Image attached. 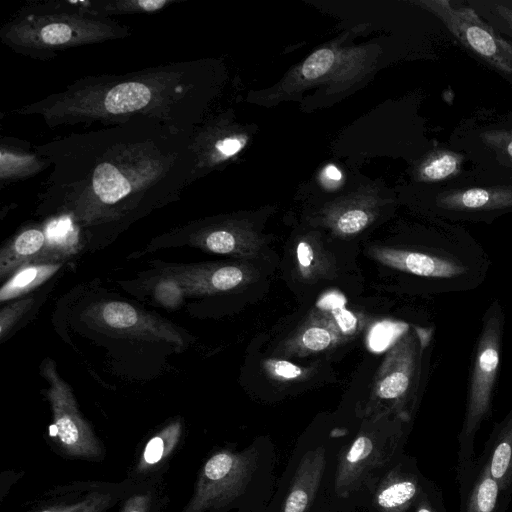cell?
Instances as JSON below:
<instances>
[{
	"label": "cell",
	"mask_w": 512,
	"mask_h": 512,
	"mask_svg": "<svg viewBox=\"0 0 512 512\" xmlns=\"http://www.w3.org/2000/svg\"><path fill=\"white\" fill-rule=\"evenodd\" d=\"M428 215L452 223L491 224L512 213V180L494 178L473 166L460 177L421 190Z\"/></svg>",
	"instance_id": "obj_1"
},
{
	"label": "cell",
	"mask_w": 512,
	"mask_h": 512,
	"mask_svg": "<svg viewBox=\"0 0 512 512\" xmlns=\"http://www.w3.org/2000/svg\"><path fill=\"white\" fill-rule=\"evenodd\" d=\"M505 328V312L499 300L486 308L473 348L467 382L464 418L459 433L458 460L472 458L475 435L492 412Z\"/></svg>",
	"instance_id": "obj_2"
},
{
	"label": "cell",
	"mask_w": 512,
	"mask_h": 512,
	"mask_svg": "<svg viewBox=\"0 0 512 512\" xmlns=\"http://www.w3.org/2000/svg\"><path fill=\"white\" fill-rule=\"evenodd\" d=\"M432 337V328L409 325L387 352L375 377L374 396L389 402L405 421L410 419L419 398L424 356Z\"/></svg>",
	"instance_id": "obj_3"
},
{
	"label": "cell",
	"mask_w": 512,
	"mask_h": 512,
	"mask_svg": "<svg viewBox=\"0 0 512 512\" xmlns=\"http://www.w3.org/2000/svg\"><path fill=\"white\" fill-rule=\"evenodd\" d=\"M447 143L463 152L476 169L512 180V110L471 112L456 124Z\"/></svg>",
	"instance_id": "obj_4"
},
{
	"label": "cell",
	"mask_w": 512,
	"mask_h": 512,
	"mask_svg": "<svg viewBox=\"0 0 512 512\" xmlns=\"http://www.w3.org/2000/svg\"><path fill=\"white\" fill-rule=\"evenodd\" d=\"M473 59L512 86V42L481 18L465 1L421 3Z\"/></svg>",
	"instance_id": "obj_5"
},
{
	"label": "cell",
	"mask_w": 512,
	"mask_h": 512,
	"mask_svg": "<svg viewBox=\"0 0 512 512\" xmlns=\"http://www.w3.org/2000/svg\"><path fill=\"white\" fill-rule=\"evenodd\" d=\"M257 467L252 450L222 449L199 470L190 500L180 512H217L245 491Z\"/></svg>",
	"instance_id": "obj_6"
},
{
	"label": "cell",
	"mask_w": 512,
	"mask_h": 512,
	"mask_svg": "<svg viewBox=\"0 0 512 512\" xmlns=\"http://www.w3.org/2000/svg\"><path fill=\"white\" fill-rule=\"evenodd\" d=\"M42 373L49 382L47 396L53 415L54 437L60 451L72 458L100 461L104 448L82 417L71 387L59 376L53 361L47 359Z\"/></svg>",
	"instance_id": "obj_7"
},
{
	"label": "cell",
	"mask_w": 512,
	"mask_h": 512,
	"mask_svg": "<svg viewBox=\"0 0 512 512\" xmlns=\"http://www.w3.org/2000/svg\"><path fill=\"white\" fill-rule=\"evenodd\" d=\"M126 479L119 483L77 481L50 490L27 512H107L134 486Z\"/></svg>",
	"instance_id": "obj_8"
},
{
	"label": "cell",
	"mask_w": 512,
	"mask_h": 512,
	"mask_svg": "<svg viewBox=\"0 0 512 512\" xmlns=\"http://www.w3.org/2000/svg\"><path fill=\"white\" fill-rule=\"evenodd\" d=\"M163 277L175 280L189 295H215L244 289L258 273L246 262L232 261L169 266Z\"/></svg>",
	"instance_id": "obj_9"
},
{
	"label": "cell",
	"mask_w": 512,
	"mask_h": 512,
	"mask_svg": "<svg viewBox=\"0 0 512 512\" xmlns=\"http://www.w3.org/2000/svg\"><path fill=\"white\" fill-rule=\"evenodd\" d=\"M88 315L97 326L113 334L184 345L181 335L169 323L126 302L97 304L90 308Z\"/></svg>",
	"instance_id": "obj_10"
},
{
	"label": "cell",
	"mask_w": 512,
	"mask_h": 512,
	"mask_svg": "<svg viewBox=\"0 0 512 512\" xmlns=\"http://www.w3.org/2000/svg\"><path fill=\"white\" fill-rule=\"evenodd\" d=\"M457 471L460 512H504L511 496L500 488L480 458L458 460Z\"/></svg>",
	"instance_id": "obj_11"
},
{
	"label": "cell",
	"mask_w": 512,
	"mask_h": 512,
	"mask_svg": "<svg viewBox=\"0 0 512 512\" xmlns=\"http://www.w3.org/2000/svg\"><path fill=\"white\" fill-rule=\"evenodd\" d=\"M384 448L385 444L376 435L360 433L339 457L336 491L345 495L354 490L364 476L380 463Z\"/></svg>",
	"instance_id": "obj_12"
},
{
	"label": "cell",
	"mask_w": 512,
	"mask_h": 512,
	"mask_svg": "<svg viewBox=\"0 0 512 512\" xmlns=\"http://www.w3.org/2000/svg\"><path fill=\"white\" fill-rule=\"evenodd\" d=\"M183 435V424L173 421L154 433L144 444L129 479L135 482L160 480Z\"/></svg>",
	"instance_id": "obj_13"
},
{
	"label": "cell",
	"mask_w": 512,
	"mask_h": 512,
	"mask_svg": "<svg viewBox=\"0 0 512 512\" xmlns=\"http://www.w3.org/2000/svg\"><path fill=\"white\" fill-rule=\"evenodd\" d=\"M344 337L322 311L316 310L284 343L281 352L287 356H307L338 345Z\"/></svg>",
	"instance_id": "obj_14"
},
{
	"label": "cell",
	"mask_w": 512,
	"mask_h": 512,
	"mask_svg": "<svg viewBox=\"0 0 512 512\" xmlns=\"http://www.w3.org/2000/svg\"><path fill=\"white\" fill-rule=\"evenodd\" d=\"M325 465L326 456L322 447L303 455L281 512H308L318 491Z\"/></svg>",
	"instance_id": "obj_15"
},
{
	"label": "cell",
	"mask_w": 512,
	"mask_h": 512,
	"mask_svg": "<svg viewBox=\"0 0 512 512\" xmlns=\"http://www.w3.org/2000/svg\"><path fill=\"white\" fill-rule=\"evenodd\" d=\"M480 460L508 495L512 494V409L497 423Z\"/></svg>",
	"instance_id": "obj_16"
},
{
	"label": "cell",
	"mask_w": 512,
	"mask_h": 512,
	"mask_svg": "<svg viewBox=\"0 0 512 512\" xmlns=\"http://www.w3.org/2000/svg\"><path fill=\"white\" fill-rule=\"evenodd\" d=\"M470 164L467 156L447 142L435 144L428 149L417 167V177L423 185H436L463 175Z\"/></svg>",
	"instance_id": "obj_17"
},
{
	"label": "cell",
	"mask_w": 512,
	"mask_h": 512,
	"mask_svg": "<svg viewBox=\"0 0 512 512\" xmlns=\"http://www.w3.org/2000/svg\"><path fill=\"white\" fill-rule=\"evenodd\" d=\"M426 488L415 469L397 472L380 487L376 503L382 512H406Z\"/></svg>",
	"instance_id": "obj_18"
},
{
	"label": "cell",
	"mask_w": 512,
	"mask_h": 512,
	"mask_svg": "<svg viewBox=\"0 0 512 512\" xmlns=\"http://www.w3.org/2000/svg\"><path fill=\"white\" fill-rule=\"evenodd\" d=\"M202 249L239 259L256 257L261 250V240L251 232L234 229H215L199 241Z\"/></svg>",
	"instance_id": "obj_19"
},
{
	"label": "cell",
	"mask_w": 512,
	"mask_h": 512,
	"mask_svg": "<svg viewBox=\"0 0 512 512\" xmlns=\"http://www.w3.org/2000/svg\"><path fill=\"white\" fill-rule=\"evenodd\" d=\"M45 245V235L37 229L26 230L14 242L3 248L0 255V276L34 264Z\"/></svg>",
	"instance_id": "obj_20"
},
{
	"label": "cell",
	"mask_w": 512,
	"mask_h": 512,
	"mask_svg": "<svg viewBox=\"0 0 512 512\" xmlns=\"http://www.w3.org/2000/svg\"><path fill=\"white\" fill-rule=\"evenodd\" d=\"M60 264H31L19 269L0 290V300L19 297L39 286L58 269Z\"/></svg>",
	"instance_id": "obj_21"
},
{
	"label": "cell",
	"mask_w": 512,
	"mask_h": 512,
	"mask_svg": "<svg viewBox=\"0 0 512 512\" xmlns=\"http://www.w3.org/2000/svg\"><path fill=\"white\" fill-rule=\"evenodd\" d=\"M166 503L160 480L135 482L120 502L119 512H162Z\"/></svg>",
	"instance_id": "obj_22"
},
{
	"label": "cell",
	"mask_w": 512,
	"mask_h": 512,
	"mask_svg": "<svg viewBox=\"0 0 512 512\" xmlns=\"http://www.w3.org/2000/svg\"><path fill=\"white\" fill-rule=\"evenodd\" d=\"M150 98L148 87L138 82H126L113 87L107 93L104 104L108 112L120 114L143 108Z\"/></svg>",
	"instance_id": "obj_23"
},
{
	"label": "cell",
	"mask_w": 512,
	"mask_h": 512,
	"mask_svg": "<svg viewBox=\"0 0 512 512\" xmlns=\"http://www.w3.org/2000/svg\"><path fill=\"white\" fill-rule=\"evenodd\" d=\"M93 189L101 201L113 204L125 197L131 191V186L117 168L109 163H101L94 170Z\"/></svg>",
	"instance_id": "obj_24"
},
{
	"label": "cell",
	"mask_w": 512,
	"mask_h": 512,
	"mask_svg": "<svg viewBox=\"0 0 512 512\" xmlns=\"http://www.w3.org/2000/svg\"><path fill=\"white\" fill-rule=\"evenodd\" d=\"M476 13L512 42V0H465Z\"/></svg>",
	"instance_id": "obj_25"
},
{
	"label": "cell",
	"mask_w": 512,
	"mask_h": 512,
	"mask_svg": "<svg viewBox=\"0 0 512 512\" xmlns=\"http://www.w3.org/2000/svg\"><path fill=\"white\" fill-rule=\"evenodd\" d=\"M408 328L409 325L406 323L390 320L375 323L367 337L369 349L374 352H381L391 348Z\"/></svg>",
	"instance_id": "obj_26"
},
{
	"label": "cell",
	"mask_w": 512,
	"mask_h": 512,
	"mask_svg": "<svg viewBox=\"0 0 512 512\" xmlns=\"http://www.w3.org/2000/svg\"><path fill=\"white\" fill-rule=\"evenodd\" d=\"M296 258L301 276L311 278L324 274V254L308 240H301L297 244Z\"/></svg>",
	"instance_id": "obj_27"
},
{
	"label": "cell",
	"mask_w": 512,
	"mask_h": 512,
	"mask_svg": "<svg viewBox=\"0 0 512 512\" xmlns=\"http://www.w3.org/2000/svg\"><path fill=\"white\" fill-rule=\"evenodd\" d=\"M334 59L335 56L331 49H319L305 60L301 72L307 79H316L331 68Z\"/></svg>",
	"instance_id": "obj_28"
},
{
	"label": "cell",
	"mask_w": 512,
	"mask_h": 512,
	"mask_svg": "<svg viewBox=\"0 0 512 512\" xmlns=\"http://www.w3.org/2000/svg\"><path fill=\"white\" fill-rule=\"evenodd\" d=\"M264 368L269 376L278 381H293L305 377L308 370L282 359H268Z\"/></svg>",
	"instance_id": "obj_29"
},
{
	"label": "cell",
	"mask_w": 512,
	"mask_h": 512,
	"mask_svg": "<svg viewBox=\"0 0 512 512\" xmlns=\"http://www.w3.org/2000/svg\"><path fill=\"white\" fill-rule=\"evenodd\" d=\"M370 221V215L363 209H349L339 215L335 227L341 235H354L362 231Z\"/></svg>",
	"instance_id": "obj_30"
},
{
	"label": "cell",
	"mask_w": 512,
	"mask_h": 512,
	"mask_svg": "<svg viewBox=\"0 0 512 512\" xmlns=\"http://www.w3.org/2000/svg\"><path fill=\"white\" fill-rule=\"evenodd\" d=\"M323 312V311H322ZM345 338L357 331L358 318L346 308V305L337 306L324 312Z\"/></svg>",
	"instance_id": "obj_31"
},
{
	"label": "cell",
	"mask_w": 512,
	"mask_h": 512,
	"mask_svg": "<svg viewBox=\"0 0 512 512\" xmlns=\"http://www.w3.org/2000/svg\"><path fill=\"white\" fill-rule=\"evenodd\" d=\"M72 230L73 227L69 217H62L49 224L47 227V238L49 243L54 246L52 251L53 257L56 252L64 251L62 247H64V242L70 238Z\"/></svg>",
	"instance_id": "obj_32"
},
{
	"label": "cell",
	"mask_w": 512,
	"mask_h": 512,
	"mask_svg": "<svg viewBox=\"0 0 512 512\" xmlns=\"http://www.w3.org/2000/svg\"><path fill=\"white\" fill-rule=\"evenodd\" d=\"M184 291L173 279L163 277L155 287V297L166 307H176L183 298Z\"/></svg>",
	"instance_id": "obj_33"
},
{
	"label": "cell",
	"mask_w": 512,
	"mask_h": 512,
	"mask_svg": "<svg viewBox=\"0 0 512 512\" xmlns=\"http://www.w3.org/2000/svg\"><path fill=\"white\" fill-rule=\"evenodd\" d=\"M32 298H25L4 308L0 314V336L1 338L10 330L15 321L26 312L32 305Z\"/></svg>",
	"instance_id": "obj_34"
},
{
	"label": "cell",
	"mask_w": 512,
	"mask_h": 512,
	"mask_svg": "<svg viewBox=\"0 0 512 512\" xmlns=\"http://www.w3.org/2000/svg\"><path fill=\"white\" fill-rule=\"evenodd\" d=\"M414 512H445L439 490L429 484L413 504Z\"/></svg>",
	"instance_id": "obj_35"
},
{
	"label": "cell",
	"mask_w": 512,
	"mask_h": 512,
	"mask_svg": "<svg viewBox=\"0 0 512 512\" xmlns=\"http://www.w3.org/2000/svg\"><path fill=\"white\" fill-rule=\"evenodd\" d=\"M41 37L47 44H63L71 38V29L66 24L53 23L42 28Z\"/></svg>",
	"instance_id": "obj_36"
},
{
	"label": "cell",
	"mask_w": 512,
	"mask_h": 512,
	"mask_svg": "<svg viewBox=\"0 0 512 512\" xmlns=\"http://www.w3.org/2000/svg\"><path fill=\"white\" fill-rule=\"evenodd\" d=\"M345 296L339 291H328L324 293L316 303L317 309L326 312L337 306L346 305Z\"/></svg>",
	"instance_id": "obj_37"
},
{
	"label": "cell",
	"mask_w": 512,
	"mask_h": 512,
	"mask_svg": "<svg viewBox=\"0 0 512 512\" xmlns=\"http://www.w3.org/2000/svg\"><path fill=\"white\" fill-rule=\"evenodd\" d=\"M217 149L226 156L237 153L243 146L242 142L236 138H227L217 143Z\"/></svg>",
	"instance_id": "obj_38"
},
{
	"label": "cell",
	"mask_w": 512,
	"mask_h": 512,
	"mask_svg": "<svg viewBox=\"0 0 512 512\" xmlns=\"http://www.w3.org/2000/svg\"><path fill=\"white\" fill-rule=\"evenodd\" d=\"M166 1L164 0H140L137 4L145 10L152 11L161 8Z\"/></svg>",
	"instance_id": "obj_39"
},
{
	"label": "cell",
	"mask_w": 512,
	"mask_h": 512,
	"mask_svg": "<svg viewBox=\"0 0 512 512\" xmlns=\"http://www.w3.org/2000/svg\"><path fill=\"white\" fill-rule=\"evenodd\" d=\"M325 175L327 178H329L331 180L338 181L341 179V172L334 165H328L325 168Z\"/></svg>",
	"instance_id": "obj_40"
}]
</instances>
